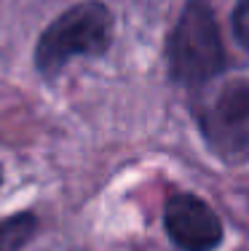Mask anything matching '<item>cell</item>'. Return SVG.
Instances as JSON below:
<instances>
[{
    "label": "cell",
    "instance_id": "1",
    "mask_svg": "<svg viewBox=\"0 0 249 251\" xmlns=\"http://www.w3.org/2000/svg\"><path fill=\"white\" fill-rule=\"evenodd\" d=\"M112 40V14L99 0H83L56 16L40 32L35 46V67L40 75L56 77L70 59L99 56L110 49Z\"/></svg>",
    "mask_w": 249,
    "mask_h": 251
},
{
    "label": "cell",
    "instance_id": "2",
    "mask_svg": "<svg viewBox=\"0 0 249 251\" xmlns=\"http://www.w3.org/2000/svg\"><path fill=\"white\" fill-rule=\"evenodd\" d=\"M169 73L182 86H204L225 67L222 38L206 0H188L166 46Z\"/></svg>",
    "mask_w": 249,
    "mask_h": 251
},
{
    "label": "cell",
    "instance_id": "3",
    "mask_svg": "<svg viewBox=\"0 0 249 251\" xmlns=\"http://www.w3.org/2000/svg\"><path fill=\"white\" fill-rule=\"evenodd\" d=\"M206 145L230 163L249 160V80H228L201 107Z\"/></svg>",
    "mask_w": 249,
    "mask_h": 251
},
{
    "label": "cell",
    "instance_id": "4",
    "mask_svg": "<svg viewBox=\"0 0 249 251\" xmlns=\"http://www.w3.org/2000/svg\"><path fill=\"white\" fill-rule=\"evenodd\" d=\"M164 225L182 251H212L222 243V222L195 195H174L166 203Z\"/></svg>",
    "mask_w": 249,
    "mask_h": 251
},
{
    "label": "cell",
    "instance_id": "5",
    "mask_svg": "<svg viewBox=\"0 0 249 251\" xmlns=\"http://www.w3.org/2000/svg\"><path fill=\"white\" fill-rule=\"evenodd\" d=\"M38 232V217L19 211L0 219V251H22Z\"/></svg>",
    "mask_w": 249,
    "mask_h": 251
},
{
    "label": "cell",
    "instance_id": "6",
    "mask_svg": "<svg viewBox=\"0 0 249 251\" xmlns=\"http://www.w3.org/2000/svg\"><path fill=\"white\" fill-rule=\"evenodd\" d=\"M233 32L239 38V43L249 49V0H239L233 11Z\"/></svg>",
    "mask_w": 249,
    "mask_h": 251
},
{
    "label": "cell",
    "instance_id": "7",
    "mask_svg": "<svg viewBox=\"0 0 249 251\" xmlns=\"http://www.w3.org/2000/svg\"><path fill=\"white\" fill-rule=\"evenodd\" d=\"M0 182H3V169H0Z\"/></svg>",
    "mask_w": 249,
    "mask_h": 251
}]
</instances>
